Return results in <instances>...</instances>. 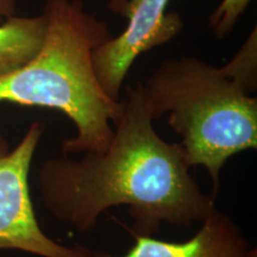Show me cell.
Instances as JSON below:
<instances>
[{"instance_id": "1", "label": "cell", "mask_w": 257, "mask_h": 257, "mask_svg": "<svg viewBox=\"0 0 257 257\" xmlns=\"http://www.w3.org/2000/svg\"><path fill=\"white\" fill-rule=\"evenodd\" d=\"M125 93L104 152L42 163L38 185L48 211L80 233L94 229L106 210L120 205L128 206L135 233L146 236L163 221L182 227L202 223L216 211L214 195L204 194L189 174L181 144L156 133L140 81L125 86Z\"/></svg>"}, {"instance_id": "7", "label": "cell", "mask_w": 257, "mask_h": 257, "mask_svg": "<svg viewBox=\"0 0 257 257\" xmlns=\"http://www.w3.org/2000/svg\"><path fill=\"white\" fill-rule=\"evenodd\" d=\"M47 31L43 14L12 16L0 24V75L19 68L37 54Z\"/></svg>"}, {"instance_id": "3", "label": "cell", "mask_w": 257, "mask_h": 257, "mask_svg": "<svg viewBox=\"0 0 257 257\" xmlns=\"http://www.w3.org/2000/svg\"><path fill=\"white\" fill-rule=\"evenodd\" d=\"M140 85L153 119L168 114L167 123L181 137L189 168L205 167L214 193L226 161L257 148V98L226 64L170 57Z\"/></svg>"}, {"instance_id": "2", "label": "cell", "mask_w": 257, "mask_h": 257, "mask_svg": "<svg viewBox=\"0 0 257 257\" xmlns=\"http://www.w3.org/2000/svg\"><path fill=\"white\" fill-rule=\"evenodd\" d=\"M42 14L43 43L30 61L0 75V102L66 114L76 134L63 141L64 155L104 152L123 107L102 89L93 64L94 50L113 36L110 27L82 0H47Z\"/></svg>"}, {"instance_id": "8", "label": "cell", "mask_w": 257, "mask_h": 257, "mask_svg": "<svg viewBox=\"0 0 257 257\" xmlns=\"http://www.w3.org/2000/svg\"><path fill=\"white\" fill-rule=\"evenodd\" d=\"M253 28L245 42L229 62L225 63L232 75L250 93L257 87V35Z\"/></svg>"}, {"instance_id": "10", "label": "cell", "mask_w": 257, "mask_h": 257, "mask_svg": "<svg viewBox=\"0 0 257 257\" xmlns=\"http://www.w3.org/2000/svg\"><path fill=\"white\" fill-rule=\"evenodd\" d=\"M17 0H0V22L16 16Z\"/></svg>"}, {"instance_id": "4", "label": "cell", "mask_w": 257, "mask_h": 257, "mask_svg": "<svg viewBox=\"0 0 257 257\" xmlns=\"http://www.w3.org/2000/svg\"><path fill=\"white\" fill-rule=\"evenodd\" d=\"M44 133L34 121L14 149L0 133V250H19L40 257H93V250L63 245L47 236L35 213L29 172Z\"/></svg>"}, {"instance_id": "11", "label": "cell", "mask_w": 257, "mask_h": 257, "mask_svg": "<svg viewBox=\"0 0 257 257\" xmlns=\"http://www.w3.org/2000/svg\"><path fill=\"white\" fill-rule=\"evenodd\" d=\"M128 2H130V0H108L107 2L108 11L124 18Z\"/></svg>"}, {"instance_id": "9", "label": "cell", "mask_w": 257, "mask_h": 257, "mask_svg": "<svg viewBox=\"0 0 257 257\" xmlns=\"http://www.w3.org/2000/svg\"><path fill=\"white\" fill-rule=\"evenodd\" d=\"M252 0H221L213 10L208 23L214 36L225 38L236 27Z\"/></svg>"}, {"instance_id": "6", "label": "cell", "mask_w": 257, "mask_h": 257, "mask_svg": "<svg viewBox=\"0 0 257 257\" xmlns=\"http://www.w3.org/2000/svg\"><path fill=\"white\" fill-rule=\"evenodd\" d=\"M93 257H257V250L249 245L230 217L216 210L186 242H166L135 233V245L125 255L94 251Z\"/></svg>"}, {"instance_id": "5", "label": "cell", "mask_w": 257, "mask_h": 257, "mask_svg": "<svg viewBox=\"0 0 257 257\" xmlns=\"http://www.w3.org/2000/svg\"><path fill=\"white\" fill-rule=\"evenodd\" d=\"M170 0H130L125 11L127 25L93 53L96 78L106 94L120 100V91L135 61L162 47L184 30L178 12H168Z\"/></svg>"}]
</instances>
